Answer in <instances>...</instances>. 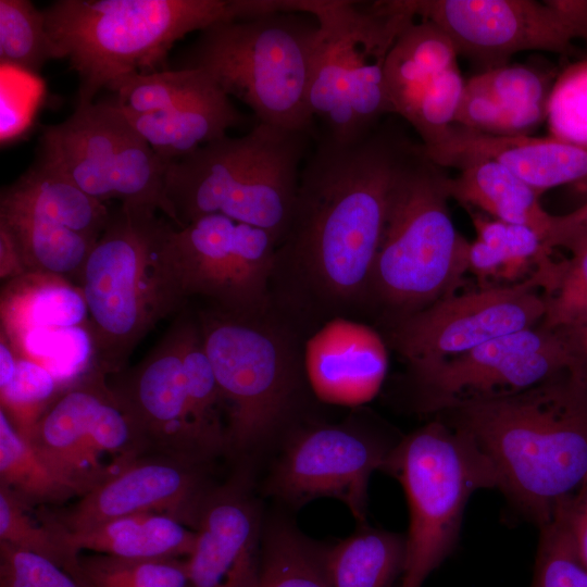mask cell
Here are the masks:
<instances>
[{"label":"cell","mask_w":587,"mask_h":587,"mask_svg":"<svg viewBox=\"0 0 587 587\" xmlns=\"http://www.w3.org/2000/svg\"><path fill=\"white\" fill-rule=\"evenodd\" d=\"M314 138L271 284L273 305L301 327L366 308L394 189L417 146L392 117L355 140Z\"/></svg>","instance_id":"6da1fadb"},{"label":"cell","mask_w":587,"mask_h":587,"mask_svg":"<svg viewBox=\"0 0 587 587\" xmlns=\"http://www.w3.org/2000/svg\"><path fill=\"white\" fill-rule=\"evenodd\" d=\"M437 416L472 440L497 489L539 528L587 475V386L569 371L523 392Z\"/></svg>","instance_id":"7a4b0ae2"},{"label":"cell","mask_w":587,"mask_h":587,"mask_svg":"<svg viewBox=\"0 0 587 587\" xmlns=\"http://www.w3.org/2000/svg\"><path fill=\"white\" fill-rule=\"evenodd\" d=\"M159 213L121 204L82 272L96 366L105 374L122 371L147 334L186 301L172 252L176 225Z\"/></svg>","instance_id":"3957f363"},{"label":"cell","mask_w":587,"mask_h":587,"mask_svg":"<svg viewBox=\"0 0 587 587\" xmlns=\"http://www.w3.org/2000/svg\"><path fill=\"white\" fill-rule=\"evenodd\" d=\"M308 132L259 123L240 137L228 135L170 162L165 179L172 222L182 228L222 214L267 232L277 247L292 215Z\"/></svg>","instance_id":"277c9868"},{"label":"cell","mask_w":587,"mask_h":587,"mask_svg":"<svg viewBox=\"0 0 587 587\" xmlns=\"http://www.w3.org/2000/svg\"><path fill=\"white\" fill-rule=\"evenodd\" d=\"M43 13L55 59L78 75L77 104L155 72L188 33L237 18L234 0H59Z\"/></svg>","instance_id":"5b68a950"},{"label":"cell","mask_w":587,"mask_h":587,"mask_svg":"<svg viewBox=\"0 0 587 587\" xmlns=\"http://www.w3.org/2000/svg\"><path fill=\"white\" fill-rule=\"evenodd\" d=\"M446 170L420 142L395 186L366 299L385 324L454 294L469 271L470 242L449 212Z\"/></svg>","instance_id":"8992f818"},{"label":"cell","mask_w":587,"mask_h":587,"mask_svg":"<svg viewBox=\"0 0 587 587\" xmlns=\"http://www.w3.org/2000/svg\"><path fill=\"white\" fill-rule=\"evenodd\" d=\"M197 321L226 411L228 449L249 452L290 420L307 377L301 327L274 305L209 308Z\"/></svg>","instance_id":"52a82bcc"},{"label":"cell","mask_w":587,"mask_h":587,"mask_svg":"<svg viewBox=\"0 0 587 587\" xmlns=\"http://www.w3.org/2000/svg\"><path fill=\"white\" fill-rule=\"evenodd\" d=\"M319 24L308 91L315 135L351 141L371 133L391 107L385 84L388 53L415 17L404 0L367 5L347 0H304Z\"/></svg>","instance_id":"ba28073f"},{"label":"cell","mask_w":587,"mask_h":587,"mask_svg":"<svg viewBox=\"0 0 587 587\" xmlns=\"http://www.w3.org/2000/svg\"><path fill=\"white\" fill-rule=\"evenodd\" d=\"M319 24L309 14L279 12L218 22L203 29L179 68L208 73L259 123L315 134L308 91Z\"/></svg>","instance_id":"9c48e42d"},{"label":"cell","mask_w":587,"mask_h":587,"mask_svg":"<svg viewBox=\"0 0 587 587\" xmlns=\"http://www.w3.org/2000/svg\"><path fill=\"white\" fill-rule=\"evenodd\" d=\"M385 471L401 483L410 512L398 587H422L453 551L472 494L497 482L472 440L439 416L397 442Z\"/></svg>","instance_id":"30bf717a"},{"label":"cell","mask_w":587,"mask_h":587,"mask_svg":"<svg viewBox=\"0 0 587 587\" xmlns=\"http://www.w3.org/2000/svg\"><path fill=\"white\" fill-rule=\"evenodd\" d=\"M38 155L90 197L157 209L172 221L162 160L109 99L78 103L43 128Z\"/></svg>","instance_id":"8fae6325"},{"label":"cell","mask_w":587,"mask_h":587,"mask_svg":"<svg viewBox=\"0 0 587 587\" xmlns=\"http://www.w3.org/2000/svg\"><path fill=\"white\" fill-rule=\"evenodd\" d=\"M413 407L425 414L510 397L569 371L558 334L538 324L437 362L409 363Z\"/></svg>","instance_id":"7c38bea8"},{"label":"cell","mask_w":587,"mask_h":587,"mask_svg":"<svg viewBox=\"0 0 587 587\" xmlns=\"http://www.w3.org/2000/svg\"><path fill=\"white\" fill-rule=\"evenodd\" d=\"M172 252L183 296L211 308L252 313L273 305L271 284L277 245L259 227L209 214L174 227Z\"/></svg>","instance_id":"4fadbf2b"},{"label":"cell","mask_w":587,"mask_h":587,"mask_svg":"<svg viewBox=\"0 0 587 587\" xmlns=\"http://www.w3.org/2000/svg\"><path fill=\"white\" fill-rule=\"evenodd\" d=\"M536 276L517 284L452 294L386 323L389 345L409 363L437 362L540 324L545 301Z\"/></svg>","instance_id":"5bb4252c"},{"label":"cell","mask_w":587,"mask_h":587,"mask_svg":"<svg viewBox=\"0 0 587 587\" xmlns=\"http://www.w3.org/2000/svg\"><path fill=\"white\" fill-rule=\"evenodd\" d=\"M395 446L349 425L300 430L275 463L267 492L290 504L333 497L364 522L369 479L385 470Z\"/></svg>","instance_id":"9a60e30c"},{"label":"cell","mask_w":587,"mask_h":587,"mask_svg":"<svg viewBox=\"0 0 587 587\" xmlns=\"http://www.w3.org/2000/svg\"><path fill=\"white\" fill-rule=\"evenodd\" d=\"M415 18L430 21L452 40L458 54L485 66L507 64L526 50L569 54L573 37L548 1L404 0Z\"/></svg>","instance_id":"2e32d148"},{"label":"cell","mask_w":587,"mask_h":587,"mask_svg":"<svg viewBox=\"0 0 587 587\" xmlns=\"http://www.w3.org/2000/svg\"><path fill=\"white\" fill-rule=\"evenodd\" d=\"M201 464L167 454L137 458L82 496L76 505L54 521L68 532H77L127 515L158 512L195 528L211 489L205 485Z\"/></svg>","instance_id":"e0dca14e"},{"label":"cell","mask_w":587,"mask_h":587,"mask_svg":"<svg viewBox=\"0 0 587 587\" xmlns=\"http://www.w3.org/2000/svg\"><path fill=\"white\" fill-rule=\"evenodd\" d=\"M113 390L137 422L147 445L200 463L213 457L193 417L178 320Z\"/></svg>","instance_id":"ac0fdd59"},{"label":"cell","mask_w":587,"mask_h":587,"mask_svg":"<svg viewBox=\"0 0 587 587\" xmlns=\"http://www.w3.org/2000/svg\"><path fill=\"white\" fill-rule=\"evenodd\" d=\"M195 534L186 559L191 587H258L260 513L246 474L209 490Z\"/></svg>","instance_id":"d6986e66"},{"label":"cell","mask_w":587,"mask_h":587,"mask_svg":"<svg viewBox=\"0 0 587 587\" xmlns=\"http://www.w3.org/2000/svg\"><path fill=\"white\" fill-rule=\"evenodd\" d=\"M0 227L12 237L26 272L51 273L79 284L101 225L61 198L23 193L11 186L0 197Z\"/></svg>","instance_id":"ffe728a7"},{"label":"cell","mask_w":587,"mask_h":587,"mask_svg":"<svg viewBox=\"0 0 587 587\" xmlns=\"http://www.w3.org/2000/svg\"><path fill=\"white\" fill-rule=\"evenodd\" d=\"M423 149L430 161L445 168L497 161L539 195L566 184L587 187V147L552 136H494L452 124L436 145Z\"/></svg>","instance_id":"44dd1931"},{"label":"cell","mask_w":587,"mask_h":587,"mask_svg":"<svg viewBox=\"0 0 587 587\" xmlns=\"http://www.w3.org/2000/svg\"><path fill=\"white\" fill-rule=\"evenodd\" d=\"M304 365L310 387L320 399L360 404L378 391L387 371V352L374 329L336 317L305 341Z\"/></svg>","instance_id":"7402d4cb"},{"label":"cell","mask_w":587,"mask_h":587,"mask_svg":"<svg viewBox=\"0 0 587 587\" xmlns=\"http://www.w3.org/2000/svg\"><path fill=\"white\" fill-rule=\"evenodd\" d=\"M0 315L1 336L17 353L51 332L87 325L88 311L80 287L70 279L26 272L5 282Z\"/></svg>","instance_id":"603a6c76"},{"label":"cell","mask_w":587,"mask_h":587,"mask_svg":"<svg viewBox=\"0 0 587 587\" xmlns=\"http://www.w3.org/2000/svg\"><path fill=\"white\" fill-rule=\"evenodd\" d=\"M105 373L93 370L63 390L47 408L26 439L77 495V471L84 444L112 389Z\"/></svg>","instance_id":"cb8c5ba5"},{"label":"cell","mask_w":587,"mask_h":587,"mask_svg":"<svg viewBox=\"0 0 587 587\" xmlns=\"http://www.w3.org/2000/svg\"><path fill=\"white\" fill-rule=\"evenodd\" d=\"M58 526L65 545L77 557L82 550L124 559L188 557L196 537L182 521L158 512L127 515L77 532Z\"/></svg>","instance_id":"d4e9b609"},{"label":"cell","mask_w":587,"mask_h":587,"mask_svg":"<svg viewBox=\"0 0 587 587\" xmlns=\"http://www.w3.org/2000/svg\"><path fill=\"white\" fill-rule=\"evenodd\" d=\"M126 117L165 162L189 155L243 121L221 88L171 111Z\"/></svg>","instance_id":"484cf974"},{"label":"cell","mask_w":587,"mask_h":587,"mask_svg":"<svg viewBox=\"0 0 587 587\" xmlns=\"http://www.w3.org/2000/svg\"><path fill=\"white\" fill-rule=\"evenodd\" d=\"M457 49L436 24L415 18L399 35L385 64L387 97L394 116L402 120L425 87L458 64Z\"/></svg>","instance_id":"4316f807"},{"label":"cell","mask_w":587,"mask_h":587,"mask_svg":"<svg viewBox=\"0 0 587 587\" xmlns=\"http://www.w3.org/2000/svg\"><path fill=\"white\" fill-rule=\"evenodd\" d=\"M459 171L449 179L450 199L507 224L528 226L544 241L552 214L542 209L536 190L497 161H475Z\"/></svg>","instance_id":"83f0119b"},{"label":"cell","mask_w":587,"mask_h":587,"mask_svg":"<svg viewBox=\"0 0 587 587\" xmlns=\"http://www.w3.org/2000/svg\"><path fill=\"white\" fill-rule=\"evenodd\" d=\"M405 557V536L362 528L325 549L333 587H396Z\"/></svg>","instance_id":"f1b7e54d"},{"label":"cell","mask_w":587,"mask_h":587,"mask_svg":"<svg viewBox=\"0 0 587 587\" xmlns=\"http://www.w3.org/2000/svg\"><path fill=\"white\" fill-rule=\"evenodd\" d=\"M499 105L503 136H529L547 117L551 75L525 64H504L476 75Z\"/></svg>","instance_id":"f546056e"},{"label":"cell","mask_w":587,"mask_h":587,"mask_svg":"<svg viewBox=\"0 0 587 587\" xmlns=\"http://www.w3.org/2000/svg\"><path fill=\"white\" fill-rule=\"evenodd\" d=\"M221 87L200 68L139 73L121 79L109 100L126 116L171 111Z\"/></svg>","instance_id":"4dcf8cb0"},{"label":"cell","mask_w":587,"mask_h":587,"mask_svg":"<svg viewBox=\"0 0 587 587\" xmlns=\"http://www.w3.org/2000/svg\"><path fill=\"white\" fill-rule=\"evenodd\" d=\"M182 355L196 424L212 455L228 449L224 400L197 319L180 317Z\"/></svg>","instance_id":"1f68e13d"},{"label":"cell","mask_w":587,"mask_h":587,"mask_svg":"<svg viewBox=\"0 0 587 587\" xmlns=\"http://www.w3.org/2000/svg\"><path fill=\"white\" fill-rule=\"evenodd\" d=\"M1 486L25 502H58L77 495L0 409Z\"/></svg>","instance_id":"d6a6232c"},{"label":"cell","mask_w":587,"mask_h":587,"mask_svg":"<svg viewBox=\"0 0 587 587\" xmlns=\"http://www.w3.org/2000/svg\"><path fill=\"white\" fill-rule=\"evenodd\" d=\"M258 587H333L325 548L303 537L292 526H270L262 541Z\"/></svg>","instance_id":"836d02e7"},{"label":"cell","mask_w":587,"mask_h":587,"mask_svg":"<svg viewBox=\"0 0 587 587\" xmlns=\"http://www.w3.org/2000/svg\"><path fill=\"white\" fill-rule=\"evenodd\" d=\"M55 59L43 11L28 0H0V61L2 66L38 73Z\"/></svg>","instance_id":"e575fe53"},{"label":"cell","mask_w":587,"mask_h":587,"mask_svg":"<svg viewBox=\"0 0 587 587\" xmlns=\"http://www.w3.org/2000/svg\"><path fill=\"white\" fill-rule=\"evenodd\" d=\"M80 583L84 587H191L186 560L107 554L83 558Z\"/></svg>","instance_id":"d590c367"},{"label":"cell","mask_w":587,"mask_h":587,"mask_svg":"<svg viewBox=\"0 0 587 587\" xmlns=\"http://www.w3.org/2000/svg\"><path fill=\"white\" fill-rule=\"evenodd\" d=\"M534 275L545 301L542 327L555 329L587 322V247L567 260L551 261Z\"/></svg>","instance_id":"8d00e7d4"},{"label":"cell","mask_w":587,"mask_h":587,"mask_svg":"<svg viewBox=\"0 0 587 587\" xmlns=\"http://www.w3.org/2000/svg\"><path fill=\"white\" fill-rule=\"evenodd\" d=\"M0 541L41 555L77 579L79 557L65 545L60 527L52 521L32 520L15 495L0 487Z\"/></svg>","instance_id":"74e56055"},{"label":"cell","mask_w":587,"mask_h":587,"mask_svg":"<svg viewBox=\"0 0 587 587\" xmlns=\"http://www.w3.org/2000/svg\"><path fill=\"white\" fill-rule=\"evenodd\" d=\"M62 391L54 376L46 367L17 357L11 382L0 388L1 409L26 438L41 414Z\"/></svg>","instance_id":"f35d334b"},{"label":"cell","mask_w":587,"mask_h":587,"mask_svg":"<svg viewBox=\"0 0 587 587\" xmlns=\"http://www.w3.org/2000/svg\"><path fill=\"white\" fill-rule=\"evenodd\" d=\"M464 88L465 82L455 64L425 87L404 116L425 149L436 145L454 124Z\"/></svg>","instance_id":"ab89813d"},{"label":"cell","mask_w":587,"mask_h":587,"mask_svg":"<svg viewBox=\"0 0 587 587\" xmlns=\"http://www.w3.org/2000/svg\"><path fill=\"white\" fill-rule=\"evenodd\" d=\"M539 544L530 587H587V567L560 512L539 528Z\"/></svg>","instance_id":"60d3db41"},{"label":"cell","mask_w":587,"mask_h":587,"mask_svg":"<svg viewBox=\"0 0 587 587\" xmlns=\"http://www.w3.org/2000/svg\"><path fill=\"white\" fill-rule=\"evenodd\" d=\"M546 121L552 137L587 147V59L557 76Z\"/></svg>","instance_id":"b9f144b4"},{"label":"cell","mask_w":587,"mask_h":587,"mask_svg":"<svg viewBox=\"0 0 587 587\" xmlns=\"http://www.w3.org/2000/svg\"><path fill=\"white\" fill-rule=\"evenodd\" d=\"M3 587H84L65 570L36 553L0 541Z\"/></svg>","instance_id":"7bdbcfd3"},{"label":"cell","mask_w":587,"mask_h":587,"mask_svg":"<svg viewBox=\"0 0 587 587\" xmlns=\"http://www.w3.org/2000/svg\"><path fill=\"white\" fill-rule=\"evenodd\" d=\"M542 243L549 251L562 247L571 253L587 247V201L571 213L552 215Z\"/></svg>","instance_id":"ee69618b"},{"label":"cell","mask_w":587,"mask_h":587,"mask_svg":"<svg viewBox=\"0 0 587 587\" xmlns=\"http://www.w3.org/2000/svg\"><path fill=\"white\" fill-rule=\"evenodd\" d=\"M558 512L562 514L579 558L587 567V475L577 491Z\"/></svg>","instance_id":"f6af8a7d"},{"label":"cell","mask_w":587,"mask_h":587,"mask_svg":"<svg viewBox=\"0 0 587 587\" xmlns=\"http://www.w3.org/2000/svg\"><path fill=\"white\" fill-rule=\"evenodd\" d=\"M552 330L560 337L569 357V372L587 386V322Z\"/></svg>","instance_id":"bcb514c9"},{"label":"cell","mask_w":587,"mask_h":587,"mask_svg":"<svg viewBox=\"0 0 587 587\" xmlns=\"http://www.w3.org/2000/svg\"><path fill=\"white\" fill-rule=\"evenodd\" d=\"M573 39L579 38L587 43V0H548Z\"/></svg>","instance_id":"7dc6e473"},{"label":"cell","mask_w":587,"mask_h":587,"mask_svg":"<svg viewBox=\"0 0 587 587\" xmlns=\"http://www.w3.org/2000/svg\"><path fill=\"white\" fill-rule=\"evenodd\" d=\"M26 273L18 250L10 234L0 227V276L9 282Z\"/></svg>","instance_id":"c3c4849f"},{"label":"cell","mask_w":587,"mask_h":587,"mask_svg":"<svg viewBox=\"0 0 587 587\" xmlns=\"http://www.w3.org/2000/svg\"><path fill=\"white\" fill-rule=\"evenodd\" d=\"M17 355L4 337H0V388L12 379L16 369Z\"/></svg>","instance_id":"681fc988"},{"label":"cell","mask_w":587,"mask_h":587,"mask_svg":"<svg viewBox=\"0 0 587 587\" xmlns=\"http://www.w3.org/2000/svg\"><path fill=\"white\" fill-rule=\"evenodd\" d=\"M0 587H3V586L0 585Z\"/></svg>","instance_id":"f907efd6"}]
</instances>
